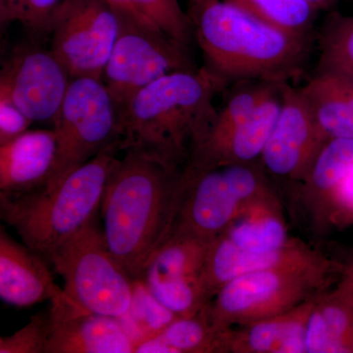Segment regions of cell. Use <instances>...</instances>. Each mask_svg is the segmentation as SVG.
<instances>
[{"label": "cell", "instance_id": "obj_1", "mask_svg": "<svg viewBox=\"0 0 353 353\" xmlns=\"http://www.w3.org/2000/svg\"><path fill=\"white\" fill-rule=\"evenodd\" d=\"M228 82L208 66L174 72L143 88L121 110V152L134 150L183 170L206 136Z\"/></svg>", "mask_w": 353, "mask_h": 353}, {"label": "cell", "instance_id": "obj_2", "mask_svg": "<svg viewBox=\"0 0 353 353\" xmlns=\"http://www.w3.org/2000/svg\"><path fill=\"white\" fill-rule=\"evenodd\" d=\"M194 39L226 82L289 83L303 73L311 38L296 36L225 0H190Z\"/></svg>", "mask_w": 353, "mask_h": 353}, {"label": "cell", "instance_id": "obj_3", "mask_svg": "<svg viewBox=\"0 0 353 353\" xmlns=\"http://www.w3.org/2000/svg\"><path fill=\"white\" fill-rule=\"evenodd\" d=\"M123 152L102 199V232L114 256L139 280L170 233L183 170L138 150Z\"/></svg>", "mask_w": 353, "mask_h": 353}, {"label": "cell", "instance_id": "obj_4", "mask_svg": "<svg viewBox=\"0 0 353 353\" xmlns=\"http://www.w3.org/2000/svg\"><path fill=\"white\" fill-rule=\"evenodd\" d=\"M119 152V146L104 150L51 187L23 194L0 192L1 219L24 245L48 260L97 217Z\"/></svg>", "mask_w": 353, "mask_h": 353}, {"label": "cell", "instance_id": "obj_5", "mask_svg": "<svg viewBox=\"0 0 353 353\" xmlns=\"http://www.w3.org/2000/svg\"><path fill=\"white\" fill-rule=\"evenodd\" d=\"M275 199L273 181L259 162L205 169L185 166L168 236L181 234L211 243L246 209Z\"/></svg>", "mask_w": 353, "mask_h": 353}, {"label": "cell", "instance_id": "obj_6", "mask_svg": "<svg viewBox=\"0 0 353 353\" xmlns=\"http://www.w3.org/2000/svg\"><path fill=\"white\" fill-rule=\"evenodd\" d=\"M347 268L325 255L315 261L253 272L225 285L204 310L220 331L282 314L320 296Z\"/></svg>", "mask_w": 353, "mask_h": 353}, {"label": "cell", "instance_id": "obj_7", "mask_svg": "<svg viewBox=\"0 0 353 353\" xmlns=\"http://www.w3.org/2000/svg\"><path fill=\"white\" fill-rule=\"evenodd\" d=\"M80 307L122 319L132 305L136 280L109 250L97 217L48 259Z\"/></svg>", "mask_w": 353, "mask_h": 353}, {"label": "cell", "instance_id": "obj_8", "mask_svg": "<svg viewBox=\"0 0 353 353\" xmlns=\"http://www.w3.org/2000/svg\"><path fill=\"white\" fill-rule=\"evenodd\" d=\"M52 124L57 139V162L43 187L57 185L104 150L120 148L119 108L99 79H72Z\"/></svg>", "mask_w": 353, "mask_h": 353}, {"label": "cell", "instance_id": "obj_9", "mask_svg": "<svg viewBox=\"0 0 353 353\" xmlns=\"http://www.w3.org/2000/svg\"><path fill=\"white\" fill-rule=\"evenodd\" d=\"M119 31L102 82L121 112L134 95L158 79L197 67L190 46L143 27L123 14L119 13Z\"/></svg>", "mask_w": 353, "mask_h": 353}, {"label": "cell", "instance_id": "obj_10", "mask_svg": "<svg viewBox=\"0 0 353 353\" xmlns=\"http://www.w3.org/2000/svg\"><path fill=\"white\" fill-rule=\"evenodd\" d=\"M119 23L108 0H71L51 32L50 50L72 79L102 80Z\"/></svg>", "mask_w": 353, "mask_h": 353}, {"label": "cell", "instance_id": "obj_11", "mask_svg": "<svg viewBox=\"0 0 353 353\" xmlns=\"http://www.w3.org/2000/svg\"><path fill=\"white\" fill-rule=\"evenodd\" d=\"M328 141L301 90L282 83L280 113L259 161L267 175L296 188Z\"/></svg>", "mask_w": 353, "mask_h": 353}, {"label": "cell", "instance_id": "obj_12", "mask_svg": "<svg viewBox=\"0 0 353 353\" xmlns=\"http://www.w3.org/2000/svg\"><path fill=\"white\" fill-rule=\"evenodd\" d=\"M72 78L54 53L38 44H25L4 62L0 88L34 122H53Z\"/></svg>", "mask_w": 353, "mask_h": 353}, {"label": "cell", "instance_id": "obj_13", "mask_svg": "<svg viewBox=\"0 0 353 353\" xmlns=\"http://www.w3.org/2000/svg\"><path fill=\"white\" fill-rule=\"evenodd\" d=\"M134 345L117 318L85 310L66 292L51 301L46 353H132Z\"/></svg>", "mask_w": 353, "mask_h": 353}, {"label": "cell", "instance_id": "obj_14", "mask_svg": "<svg viewBox=\"0 0 353 353\" xmlns=\"http://www.w3.org/2000/svg\"><path fill=\"white\" fill-rule=\"evenodd\" d=\"M325 256L317 248L299 239L272 252H250L236 248L224 236L211 241L201 271V283L209 301L234 279L276 267L315 261Z\"/></svg>", "mask_w": 353, "mask_h": 353}, {"label": "cell", "instance_id": "obj_15", "mask_svg": "<svg viewBox=\"0 0 353 353\" xmlns=\"http://www.w3.org/2000/svg\"><path fill=\"white\" fill-rule=\"evenodd\" d=\"M281 105L282 83L240 126L197 148L187 166L205 169L223 165L257 163L277 121Z\"/></svg>", "mask_w": 353, "mask_h": 353}, {"label": "cell", "instance_id": "obj_16", "mask_svg": "<svg viewBox=\"0 0 353 353\" xmlns=\"http://www.w3.org/2000/svg\"><path fill=\"white\" fill-rule=\"evenodd\" d=\"M44 259L0 230V297L15 307H29L63 296Z\"/></svg>", "mask_w": 353, "mask_h": 353}, {"label": "cell", "instance_id": "obj_17", "mask_svg": "<svg viewBox=\"0 0 353 353\" xmlns=\"http://www.w3.org/2000/svg\"><path fill=\"white\" fill-rule=\"evenodd\" d=\"M57 157L54 130H34L0 145V192L23 194L50 180Z\"/></svg>", "mask_w": 353, "mask_h": 353}, {"label": "cell", "instance_id": "obj_18", "mask_svg": "<svg viewBox=\"0 0 353 353\" xmlns=\"http://www.w3.org/2000/svg\"><path fill=\"white\" fill-rule=\"evenodd\" d=\"M315 299L282 314L225 329L220 353H306V328Z\"/></svg>", "mask_w": 353, "mask_h": 353}, {"label": "cell", "instance_id": "obj_19", "mask_svg": "<svg viewBox=\"0 0 353 353\" xmlns=\"http://www.w3.org/2000/svg\"><path fill=\"white\" fill-rule=\"evenodd\" d=\"M306 353L353 352V266L316 297L307 323Z\"/></svg>", "mask_w": 353, "mask_h": 353}, {"label": "cell", "instance_id": "obj_20", "mask_svg": "<svg viewBox=\"0 0 353 353\" xmlns=\"http://www.w3.org/2000/svg\"><path fill=\"white\" fill-rule=\"evenodd\" d=\"M353 172V139H330L323 146L296 194L313 226H327L330 199L341 181Z\"/></svg>", "mask_w": 353, "mask_h": 353}, {"label": "cell", "instance_id": "obj_21", "mask_svg": "<svg viewBox=\"0 0 353 353\" xmlns=\"http://www.w3.org/2000/svg\"><path fill=\"white\" fill-rule=\"evenodd\" d=\"M299 90L327 139H353L352 81L329 74H314Z\"/></svg>", "mask_w": 353, "mask_h": 353}, {"label": "cell", "instance_id": "obj_22", "mask_svg": "<svg viewBox=\"0 0 353 353\" xmlns=\"http://www.w3.org/2000/svg\"><path fill=\"white\" fill-rule=\"evenodd\" d=\"M221 236L250 252H272L294 241L281 211L279 199L255 204L241 213Z\"/></svg>", "mask_w": 353, "mask_h": 353}, {"label": "cell", "instance_id": "obj_23", "mask_svg": "<svg viewBox=\"0 0 353 353\" xmlns=\"http://www.w3.org/2000/svg\"><path fill=\"white\" fill-rule=\"evenodd\" d=\"M210 243L171 234L153 253L139 280L201 278Z\"/></svg>", "mask_w": 353, "mask_h": 353}, {"label": "cell", "instance_id": "obj_24", "mask_svg": "<svg viewBox=\"0 0 353 353\" xmlns=\"http://www.w3.org/2000/svg\"><path fill=\"white\" fill-rule=\"evenodd\" d=\"M118 12L138 24L162 32L190 46L194 31L189 14L185 12L178 0H108Z\"/></svg>", "mask_w": 353, "mask_h": 353}, {"label": "cell", "instance_id": "obj_25", "mask_svg": "<svg viewBox=\"0 0 353 353\" xmlns=\"http://www.w3.org/2000/svg\"><path fill=\"white\" fill-rule=\"evenodd\" d=\"M318 43L315 74H329L353 82V16L332 13L323 25Z\"/></svg>", "mask_w": 353, "mask_h": 353}, {"label": "cell", "instance_id": "obj_26", "mask_svg": "<svg viewBox=\"0 0 353 353\" xmlns=\"http://www.w3.org/2000/svg\"><path fill=\"white\" fill-rule=\"evenodd\" d=\"M296 36L311 38L318 10L308 0H225Z\"/></svg>", "mask_w": 353, "mask_h": 353}, {"label": "cell", "instance_id": "obj_27", "mask_svg": "<svg viewBox=\"0 0 353 353\" xmlns=\"http://www.w3.org/2000/svg\"><path fill=\"white\" fill-rule=\"evenodd\" d=\"M223 332L211 324L203 307L196 315L176 318L157 336L166 353H220Z\"/></svg>", "mask_w": 353, "mask_h": 353}, {"label": "cell", "instance_id": "obj_28", "mask_svg": "<svg viewBox=\"0 0 353 353\" xmlns=\"http://www.w3.org/2000/svg\"><path fill=\"white\" fill-rule=\"evenodd\" d=\"M71 0H0L2 23H19L32 39H50Z\"/></svg>", "mask_w": 353, "mask_h": 353}, {"label": "cell", "instance_id": "obj_29", "mask_svg": "<svg viewBox=\"0 0 353 353\" xmlns=\"http://www.w3.org/2000/svg\"><path fill=\"white\" fill-rule=\"evenodd\" d=\"M279 85L280 83H252L248 87L241 88L238 92H234L228 99L226 104L217 111L210 129L202 139L201 143L196 146V150L203 143L220 138L231 132L234 128L240 126L241 123L245 122L252 116L260 104L276 90Z\"/></svg>", "mask_w": 353, "mask_h": 353}, {"label": "cell", "instance_id": "obj_30", "mask_svg": "<svg viewBox=\"0 0 353 353\" xmlns=\"http://www.w3.org/2000/svg\"><path fill=\"white\" fill-rule=\"evenodd\" d=\"M176 318L150 294L143 281L136 280L131 307L120 321L137 343L161 333Z\"/></svg>", "mask_w": 353, "mask_h": 353}, {"label": "cell", "instance_id": "obj_31", "mask_svg": "<svg viewBox=\"0 0 353 353\" xmlns=\"http://www.w3.org/2000/svg\"><path fill=\"white\" fill-rule=\"evenodd\" d=\"M150 294L176 317H190L210 303L201 278L141 280Z\"/></svg>", "mask_w": 353, "mask_h": 353}, {"label": "cell", "instance_id": "obj_32", "mask_svg": "<svg viewBox=\"0 0 353 353\" xmlns=\"http://www.w3.org/2000/svg\"><path fill=\"white\" fill-rule=\"evenodd\" d=\"M48 316H32L23 328L0 338V353H46Z\"/></svg>", "mask_w": 353, "mask_h": 353}, {"label": "cell", "instance_id": "obj_33", "mask_svg": "<svg viewBox=\"0 0 353 353\" xmlns=\"http://www.w3.org/2000/svg\"><path fill=\"white\" fill-rule=\"evenodd\" d=\"M32 123L4 88H0V145L27 132Z\"/></svg>", "mask_w": 353, "mask_h": 353}, {"label": "cell", "instance_id": "obj_34", "mask_svg": "<svg viewBox=\"0 0 353 353\" xmlns=\"http://www.w3.org/2000/svg\"><path fill=\"white\" fill-rule=\"evenodd\" d=\"M350 217H353V172L334 190L329 202L327 224H336Z\"/></svg>", "mask_w": 353, "mask_h": 353}, {"label": "cell", "instance_id": "obj_35", "mask_svg": "<svg viewBox=\"0 0 353 353\" xmlns=\"http://www.w3.org/2000/svg\"><path fill=\"white\" fill-rule=\"evenodd\" d=\"M308 1L320 11L331 8L338 0H308Z\"/></svg>", "mask_w": 353, "mask_h": 353}, {"label": "cell", "instance_id": "obj_36", "mask_svg": "<svg viewBox=\"0 0 353 353\" xmlns=\"http://www.w3.org/2000/svg\"><path fill=\"white\" fill-rule=\"evenodd\" d=\"M352 266H353V264H352Z\"/></svg>", "mask_w": 353, "mask_h": 353}]
</instances>
